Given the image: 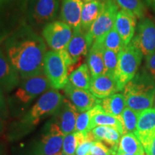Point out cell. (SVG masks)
<instances>
[{
  "mask_svg": "<svg viewBox=\"0 0 155 155\" xmlns=\"http://www.w3.org/2000/svg\"><path fill=\"white\" fill-rule=\"evenodd\" d=\"M95 140L104 143L110 150L112 155H116L121 134L115 128L106 126H98L92 129Z\"/></svg>",
  "mask_w": 155,
  "mask_h": 155,
  "instance_id": "obj_18",
  "label": "cell"
},
{
  "mask_svg": "<svg viewBox=\"0 0 155 155\" xmlns=\"http://www.w3.org/2000/svg\"><path fill=\"white\" fill-rule=\"evenodd\" d=\"M147 5H148L152 9V10L155 12V0H146Z\"/></svg>",
  "mask_w": 155,
  "mask_h": 155,
  "instance_id": "obj_37",
  "label": "cell"
},
{
  "mask_svg": "<svg viewBox=\"0 0 155 155\" xmlns=\"http://www.w3.org/2000/svg\"><path fill=\"white\" fill-rule=\"evenodd\" d=\"M73 63L66 50L48 51L44 58V73L52 88L63 89L68 83L69 71Z\"/></svg>",
  "mask_w": 155,
  "mask_h": 155,
  "instance_id": "obj_3",
  "label": "cell"
},
{
  "mask_svg": "<svg viewBox=\"0 0 155 155\" xmlns=\"http://www.w3.org/2000/svg\"><path fill=\"white\" fill-rule=\"evenodd\" d=\"M72 28L64 22L49 23L42 30V36L48 45L54 51H61L67 48L72 38Z\"/></svg>",
  "mask_w": 155,
  "mask_h": 155,
  "instance_id": "obj_8",
  "label": "cell"
},
{
  "mask_svg": "<svg viewBox=\"0 0 155 155\" xmlns=\"http://www.w3.org/2000/svg\"><path fill=\"white\" fill-rule=\"evenodd\" d=\"M144 69L155 81V52L146 57Z\"/></svg>",
  "mask_w": 155,
  "mask_h": 155,
  "instance_id": "obj_35",
  "label": "cell"
},
{
  "mask_svg": "<svg viewBox=\"0 0 155 155\" xmlns=\"http://www.w3.org/2000/svg\"><path fill=\"white\" fill-rule=\"evenodd\" d=\"M58 8V0H38L35 9L36 22L42 24L51 20L55 16Z\"/></svg>",
  "mask_w": 155,
  "mask_h": 155,
  "instance_id": "obj_22",
  "label": "cell"
},
{
  "mask_svg": "<svg viewBox=\"0 0 155 155\" xmlns=\"http://www.w3.org/2000/svg\"><path fill=\"white\" fill-rule=\"evenodd\" d=\"M83 2H84L85 3L86 2H92V1H95V0H82Z\"/></svg>",
  "mask_w": 155,
  "mask_h": 155,
  "instance_id": "obj_38",
  "label": "cell"
},
{
  "mask_svg": "<svg viewBox=\"0 0 155 155\" xmlns=\"http://www.w3.org/2000/svg\"><path fill=\"white\" fill-rule=\"evenodd\" d=\"M5 111V100H4L2 93H0V119L3 117Z\"/></svg>",
  "mask_w": 155,
  "mask_h": 155,
  "instance_id": "obj_36",
  "label": "cell"
},
{
  "mask_svg": "<svg viewBox=\"0 0 155 155\" xmlns=\"http://www.w3.org/2000/svg\"><path fill=\"white\" fill-rule=\"evenodd\" d=\"M78 113L72 103L65 98L61 108L55 114V123L65 136L75 132Z\"/></svg>",
  "mask_w": 155,
  "mask_h": 155,
  "instance_id": "obj_12",
  "label": "cell"
},
{
  "mask_svg": "<svg viewBox=\"0 0 155 155\" xmlns=\"http://www.w3.org/2000/svg\"><path fill=\"white\" fill-rule=\"evenodd\" d=\"M63 89L70 101L79 113L89 111L94 106L100 104L101 101V100L95 97L90 91L75 88L69 83Z\"/></svg>",
  "mask_w": 155,
  "mask_h": 155,
  "instance_id": "obj_11",
  "label": "cell"
},
{
  "mask_svg": "<svg viewBox=\"0 0 155 155\" xmlns=\"http://www.w3.org/2000/svg\"><path fill=\"white\" fill-rule=\"evenodd\" d=\"M89 91L98 99H104L119 91L114 77L108 74L91 77Z\"/></svg>",
  "mask_w": 155,
  "mask_h": 155,
  "instance_id": "obj_13",
  "label": "cell"
},
{
  "mask_svg": "<svg viewBox=\"0 0 155 155\" xmlns=\"http://www.w3.org/2000/svg\"><path fill=\"white\" fill-rule=\"evenodd\" d=\"M155 129V107L140 112L135 135L137 138L150 132Z\"/></svg>",
  "mask_w": 155,
  "mask_h": 155,
  "instance_id": "obj_26",
  "label": "cell"
},
{
  "mask_svg": "<svg viewBox=\"0 0 155 155\" xmlns=\"http://www.w3.org/2000/svg\"><path fill=\"white\" fill-rule=\"evenodd\" d=\"M93 115L90 122V130L98 126H106L115 128L116 130L123 135V127L120 120L115 116L106 114L103 110L101 106L98 104L92 108Z\"/></svg>",
  "mask_w": 155,
  "mask_h": 155,
  "instance_id": "obj_19",
  "label": "cell"
},
{
  "mask_svg": "<svg viewBox=\"0 0 155 155\" xmlns=\"http://www.w3.org/2000/svg\"><path fill=\"white\" fill-rule=\"evenodd\" d=\"M86 155H112V153L110 149L104 143L96 141Z\"/></svg>",
  "mask_w": 155,
  "mask_h": 155,
  "instance_id": "obj_34",
  "label": "cell"
},
{
  "mask_svg": "<svg viewBox=\"0 0 155 155\" xmlns=\"http://www.w3.org/2000/svg\"><path fill=\"white\" fill-rule=\"evenodd\" d=\"M136 35L130 43L136 46L144 57L155 52V22L143 17L137 26Z\"/></svg>",
  "mask_w": 155,
  "mask_h": 155,
  "instance_id": "obj_9",
  "label": "cell"
},
{
  "mask_svg": "<svg viewBox=\"0 0 155 155\" xmlns=\"http://www.w3.org/2000/svg\"><path fill=\"white\" fill-rule=\"evenodd\" d=\"M96 42L101 45L103 48L111 50L117 54H119L125 47L123 40L116 31L115 27Z\"/></svg>",
  "mask_w": 155,
  "mask_h": 155,
  "instance_id": "obj_27",
  "label": "cell"
},
{
  "mask_svg": "<svg viewBox=\"0 0 155 155\" xmlns=\"http://www.w3.org/2000/svg\"><path fill=\"white\" fill-rule=\"evenodd\" d=\"M100 105L106 114L115 116L118 119H119L127 106L123 94H114L104 98L101 101Z\"/></svg>",
  "mask_w": 155,
  "mask_h": 155,
  "instance_id": "obj_24",
  "label": "cell"
},
{
  "mask_svg": "<svg viewBox=\"0 0 155 155\" xmlns=\"http://www.w3.org/2000/svg\"><path fill=\"white\" fill-rule=\"evenodd\" d=\"M46 46L35 34H27L7 46V56L13 67L24 79L44 73Z\"/></svg>",
  "mask_w": 155,
  "mask_h": 155,
  "instance_id": "obj_1",
  "label": "cell"
},
{
  "mask_svg": "<svg viewBox=\"0 0 155 155\" xmlns=\"http://www.w3.org/2000/svg\"><path fill=\"white\" fill-rule=\"evenodd\" d=\"M116 31L127 46L134 36L137 28V17L129 12L121 9L118 12L114 25Z\"/></svg>",
  "mask_w": 155,
  "mask_h": 155,
  "instance_id": "obj_14",
  "label": "cell"
},
{
  "mask_svg": "<svg viewBox=\"0 0 155 155\" xmlns=\"http://www.w3.org/2000/svg\"><path fill=\"white\" fill-rule=\"evenodd\" d=\"M51 88V84L45 75H37L25 79L15 93V97L22 104H28L39 95Z\"/></svg>",
  "mask_w": 155,
  "mask_h": 155,
  "instance_id": "obj_10",
  "label": "cell"
},
{
  "mask_svg": "<svg viewBox=\"0 0 155 155\" xmlns=\"http://www.w3.org/2000/svg\"><path fill=\"white\" fill-rule=\"evenodd\" d=\"M82 0H63L61 18L73 29H81V13L83 7Z\"/></svg>",
  "mask_w": 155,
  "mask_h": 155,
  "instance_id": "obj_17",
  "label": "cell"
},
{
  "mask_svg": "<svg viewBox=\"0 0 155 155\" xmlns=\"http://www.w3.org/2000/svg\"><path fill=\"white\" fill-rule=\"evenodd\" d=\"M93 115L92 108L89 111L83 112L77 118L75 132L87 134L90 130V122Z\"/></svg>",
  "mask_w": 155,
  "mask_h": 155,
  "instance_id": "obj_31",
  "label": "cell"
},
{
  "mask_svg": "<svg viewBox=\"0 0 155 155\" xmlns=\"http://www.w3.org/2000/svg\"><path fill=\"white\" fill-rule=\"evenodd\" d=\"M87 65L91 77L106 74L103 47L98 42H94L89 50L87 55Z\"/></svg>",
  "mask_w": 155,
  "mask_h": 155,
  "instance_id": "obj_20",
  "label": "cell"
},
{
  "mask_svg": "<svg viewBox=\"0 0 155 155\" xmlns=\"http://www.w3.org/2000/svg\"><path fill=\"white\" fill-rule=\"evenodd\" d=\"M65 135L55 122L45 126L40 139L32 150V155H57L63 147Z\"/></svg>",
  "mask_w": 155,
  "mask_h": 155,
  "instance_id": "obj_7",
  "label": "cell"
},
{
  "mask_svg": "<svg viewBox=\"0 0 155 155\" xmlns=\"http://www.w3.org/2000/svg\"><path fill=\"white\" fill-rule=\"evenodd\" d=\"M90 48L88 40H87L86 33L83 32L82 29H78V30H73L72 38L65 50L71 57L73 65L78 62L79 63L83 56L88 55ZM72 67L70 68L69 75Z\"/></svg>",
  "mask_w": 155,
  "mask_h": 155,
  "instance_id": "obj_15",
  "label": "cell"
},
{
  "mask_svg": "<svg viewBox=\"0 0 155 155\" xmlns=\"http://www.w3.org/2000/svg\"><path fill=\"white\" fill-rule=\"evenodd\" d=\"M116 154L146 155L142 144L134 133L125 134L122 135Z\"/></svg>",
  "mask_w": 155,
  "mask_h": 155,
  "instance_id": "obj_23",
  "label": "cell"
},
{
  "mask_svg": "<svg viewBox=\"0 0 155 155\" xmlns=\"http://www.w3.org/2000/svg\"><path fill=\"white\" fill-rule=\"evenodd\" d=\"M77 146L78 140L75 132L65 135L63 139L62 152L68 155H75Z\"/></svg>",
  "mask_w": 155,
  "mask_h": 155,
  "instance_id": "obj_33",
  "label": "cell"
},
{
  "mask_svg": "<svg viewBox=\"0 0 155 155\" xmlns=\"http://www.w3.org/2000/svg\"><path fill=\"white\" fill-rule=\"evenodd\" d=\"M19 83L18 72L0 50V93L10 91Z\"/></svg>",
  "mask_w": 155,
  "mask_h": 155,
  "instance_id": "obj_16",
  "label": "cell"
},
{
  "mask_svg": "<svg viewBox=\"0 0 155 155\" xmlns=\"http://www.w3.org/2000/svg\"><path fill=\"white\" fill-rule=\"evenodd\" d=\"M139 114L140 113L126 106L119 119L123 127V135L125 134L135 133Z\"/></svg>",
  "mask_w": 155,
  "mask_h": 155,
  "instance_id": "obj_28",
  "label": "cell"
},
{
  "mask_svg": "<svg viewBox=\"0 0 155 155\" xmlns=\"http://www.w3.org/2000/svg\"><path fill=\"white\" fill-rule=\"evenodd\" d=\"M143 57L140 50L131 43L125 46L120 52L114 75L119 91H123L126 85L134 78Z\"/></svg>",
  "mask_w": 155,
  "mask_h": 155,
  "instance_id": "obj_4",
  "label": "cell"
},
{
  "mask_svg": "<svg viewBox=\"0 0 155 155\" xmlns=\"http://www.w3.org/2000/svg\"><path fill=\"white\" fill-rule=\"evenodd\" d=\"M104 7V2L101 0L86 2L83 5L81 13V29L84 32H88L91 27L101 15Z\"/></svg>",
  "mask_w": 155,
  "mask_h": 155,
  "instance_id": "obj_21",
  "label": "cell"
},
{
  "mask_svg": "<svg viewBox=\"0 0 155 155\" xmlns=\"http://www.w3.org/2000/svg\"><path fill=\"white\" fill-rule=\"evenodd\" d=\"M115 2L121 9L131 13L137 18L144 17L146 9L142 0H115Z\"/></svg>",
  "mask_w": 155,
  "mask_h": 155,
  "instance_id": "obj_29",
  "label": "cell"
},
{
  "mask_svg": "<svg viewBox=\"0 0 155 155\" xmlns=\"http://www.w3.org/2000/svg\"><path fill=\"white\" fill-rule=\"evenodd\" d=\"M57 155H68V154H64V153H63V152H60L59 154H58Z\"/></svg>",
  "mask_w": 155,
  "mask_h": 155,
  "instance_id": "obj_39",
  "label": "cell"
},
{
  "mask_svg": "<svg viewBox=\"0 0 155 155\" xmlns=\"http://www.w3.org/2000/svg\"><path fill=\"white\" fill-rule=\"evenodd\" d=\"M154 107H155V98H154Z\"/></svg>",
  "mask_w": 155,
  "mask_h": 155,
  "instance_id": "obj_40",
  "label": "cell"
},
{
  "mask_svg": "<svg viewBox=\"0 0 155 155\" xmlns=\"http://www.w3.org/2000/svg\"><path fill=\"white\" fill-rule=\"evenodd\" d=\"M119 6L115 0H106L101 15L86 32V38L90 48L94 42L98 41L114 27Z\"/></svg>",
  "mask_w": 155,
  "mask_h": 155,
  "instance_id": "obj_6",
  "label": "cell"
},
{
  "mask_svg": "<svg viewBox=\"0 0 155 155\" xmlns=\"http://www.w3.org/2000/svg\"><path fill=\"white\" fill-rule=\"evenodd\" d=\"M103 54H104V65L106 68V74H108L114 77L116 68H117L119 54L104 48H103Z\"/></svg>",
  "mask_w": 155,
  "mask_h": 155,
  "instance_id": "obj_30",
  "label": "cell"
},
{
  "mask_svg": "<svg viewBox=\"0 0 155 155\" xmlns=\"http://www.w3.org/2000/svg\"><path fill=\"white\" fill-rule=\"evenodd\" d=\"M91 79V77L88 65L83 63L70 73L68 83L75 88L89 90Z\"/></svg>",
  "mask_w": 155,
  "mask_h": 155,
  "instance_id": "obj_25",
  "label": "cell"
},
{
  "mask_svg": "<svg viewBox=\"0 0 155 155\" xmlns=\"http://www.w3.org/2000/svg\"><path fill=\"white\" fill-rule=\"evenodd\" d=\"M123 95L127 106L139 113L152 108L155 98V81L144 68L126 85Z\"/></svg>",
  "mask_w": 155,
  "mask_h": 155,
  "instance_id": "obj_2",
  "label": "cell"
},
{
  "mask_svg": "<svg viewBox=\"0 0 155 155\" xmlns=\"http://www.w3.org/2000/svg\"><path fill=\"white\" fill-rule=\"evenodd\" d=\"M64 99V96L56 89L48 90L37 101L32 109L22 119V123L28 127L38 125L44 118L55 114Z\"/></svg>",
  "mask_w": 155,
  "mask_h": 155,
  "instance_id": "obj_5",
  "label": "cell"
},
{
  "mask_svg": "<svg viewBox=\"0 0 155 155\" xmlns=\"http://www.w3.org/2000/svg\"><path fill=\"white\" fill-rule=\"evenodd\" d=\"M146 155H155V129L139 138Z\"/></svg>",
  "mask_w": 155,
  "mask_h": 155,
  "instance_id": "obj_32",
  "label": "cell"
}]
</instances>
